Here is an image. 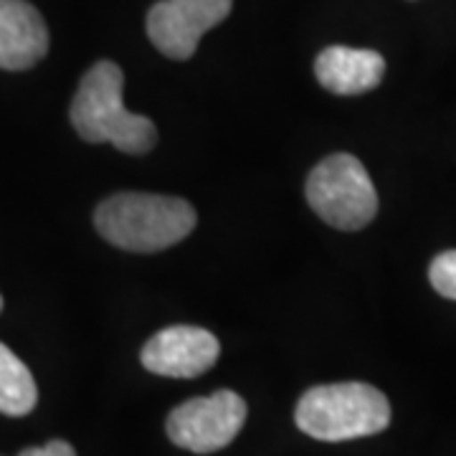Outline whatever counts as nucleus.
Wrapping results in <instances>:
<instances>
[{"instance_id":"1","label":"nucleus","mask_w":456,"mask_h":456,"mask_svg":"<svg viewBox=\"0 0 456 456\" xmlns=\"http://www.w3.org/2000/svg\"><path fill=\"white\" fill-rule=\"evenodd\" d=\"M122 89V69L114 61H97L71 99V127L86 142H110L127 155H145L158 142V132L152 119L125 110Z\"/></svg>"},{"instance_id":"2","label":"nucleus","mask_w":456,"mask_h":456,"mask_svg":"<svg viewBox=\"0 0 456 456\" xmlns=\"http://www.w3.org/2000/svg\"><path fill=\"white\" fill-rule=\"evenodd\" d=\"M196 221L188 200L152 193H117L102 200L94 213L102 239L134 254H155L180 244Z\"/></svg>"},{"instance_id":"3","label":"nucleus","mask_w":456,"mask_h":456,"mask_svg":"<svg viewBox=\"0 0 456 456\" xmlns=\"http://www.w3.org/2000/svg\"><path fill=\"white\" fill-rule=\"evenodd\" d=\"M297 426L317 441L373 436L391 424V403L368 383H332L310 388L294 411Z\"/></svg>"},{"instance_id":"4","label":"nucleus","mask_w":456,"mask_h":456,"mask_svg":"<svg viewBox=\"0 0 456 456\" xmlns=\"http://www.w3.org/2000/svg\"><path fill=\"white\" fill-rule=\"evenodd\" d=\"M307 203L340 231L365 228L378 213V193L365 165L355 155L338 152L317 165L307 178Z\"/></svg>"},{"instance_id":"5","label":"nucleus","mask_w":456,"mask_h":456,"mask_svg":"<svg viewBox=\"0 0 456 456\" xmlns=\"http://www.w3.org/2000/svg\"><path fill=\"white\" fill-rule=\"evenodd\" d=\"M244 421V398L233 391H218L173 408L167 416V436L193 454H213L239 436Z\"/></svg>"},{"instance_id":"6","label":"nucleus","mask_w":456,"mask_h":456,"mask_svg":"<svg viewBox=\"0 0 456 456\" xmlns=\"http://www.w3.org/2000/svg\"><path fill=\"white\" fill-rule=\"evenodd\" d=\"M233 0H160L147 13V36L167 59L185 61L198 51L203 33L216 28Z\"/></svg>"},{"instance_id":"7","label":"nucleus","mask_w":456,"mask_h":456,"mask_svg":"<svg viewBox=\"0 0 456 456\" xmlns=\"http://www.w3.org/2000/svg\"><path fill=\"white\" fill-rule=\"evenodd\" d=\"M221 355L216 335L203 327L175 325L152 335L142 347V365L165 378H196L211 370Z\"/></svg>"},{"instance_id":"8","label":"nucleus","mask_w":456,"mask_h":456,"mask_svg":"<svg viewBox=\"0 0 456 456\" xmlns=\"http://www.w3.org/2000/svg\"><path fill=\"white\" fill-rule=\"evenodd\" d=\"M49 51L44 16L26 0H0V69L26 71Z\"/></svg>"},{"instance_id":"9","label":"nucleus","mask_w":456,"mask_h":456,"mask_svg":"<svg viewBox=\"0 0 456 456\" xmlns=\"http://www.w3.org/2000/svg\"><path fill=\"white\" fill-rule=\"evenodd\" d=\"M314 74L327 92L340 97H355L370 92L383 82L386 59L370 49L330 46L317 56Z\"/></svg>"},{"instance_id":"10","label":"nucleus","mask_w":456,"mask_h":456,"mask_svg":"<svg viewBox=\"0 0 456 456\" xmlns=\"http://www.w3.org/2000/svg\"><path fill=\"white\" fill-rule=\"evenodd\" d=\"M38 388L26 362L0 342V413L26 416L36 408Z\"/></svg>"},{"instance_id":"11","label":"nucleus","mask_w":456,"mask_h":456,"mask_svg":"<svg viewBox=\"0 0 456 456\" xmlns=\"http://www.w3.org/2000/svg\"><path fill=\"white\" fill-rule=\"evenodd\" d=\"M428 279H431V287H434L441 297L454 299L456 302V248L444 251V254H439L436 259L431 261Z\"/></svg>"},{"instance_id":"12","label":"nucleus","mask_w":456,"mask_h":456,"mask_svg":"<svg viewBox=\"0 0 456 456\" xmlns=\"http://www.w3.org/2000/svg\"><path fill=\"white\" fill-rule=\"evenodd\" d=\"M18 456H77L74 446L66 441L56 439L44 444V446H33V449H23Z\"/></svg>"},{"instance_id":"13","label":"nucleus","mask_w":456,"mask_h":456,"mask_svg":"<svg viewBox=\"0 0 456 456\" xmlns=\"http://www.w3.org/2000/svg\"><path fill=\"white\" fill-rule=\"evenodd\" d=\"M0 310H3V297H0Z\"/></svg>"}]
</instances>
